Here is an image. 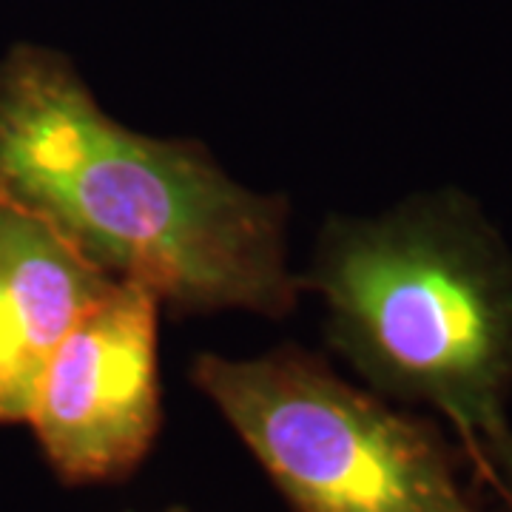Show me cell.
<instances>
[{
  "label": "cell",
  "instance_id": "5b68a950",
  "mask_svg": "<svg viewBox=\"0 0 512 512\" xmlns=\"http://www.w3.org/2000/svg\"><path fill=\"white\" fill-rule=\"evenodd\" d=\"M117 276L0 200V424L29 419L60 342Z\"/></svg>",
  "mask_w": 512,
  "mask_h": 512
},
{
  "label": "cell",
  "instance_id": "3957f363",
  "mask_svg": "<svg viewBox=\"0 0 512 512\" xmlns=\"http://www.w3.org/2000/svg\"><path fill=\"white\" fill-rule=\"evenodd\" d=\"M188 376L296 512H476L436 424L353 387L316 353H202Z\"/></svg>",
  "mask_w": 512,
  "mask_h": 512
},
{
  "label": "cell",
  "instance_id": "6da1fadb",
  "mask_svg": "<svg viewBox=\"0 0 512 512\" xmlns=\"http://www.w3.org/2000/svg\"><path fill=\"white\" fill-rule=\"evenodd\" d=\"M0 200L177 313L288 316V200L234 183L197 140L131 131L57 49L0 60Z\"/></svg>",
  "mask_w": 512,
  "mask_h": 512
},
{
  "label": "cell",
  "instance_id": "277c9868",
  "mask_svg": "<svg viewBox=\"0 0 512 512\" xmlns=\"http://www.w3.org/2000/svg\"><path fill=\"white\" fill-rule=\"evenodd\" d=\"M160 305L143 282L114 279L55 350L26 421L60 481H123L154 447Z\"/></svg>",
  "mask_w": 512,
  "mask_h": 512
},
{
  "label": "cell",
  "instance_id": "7a4b0ae2",
  "mask_svg": "<svg viewBox=\"0 0 512 512\" xmlns=\"http://www.w3.org/2000/svg\"><path fill=\"white\" fill-rule=\"evenodd\" d=\"M299 282L322 296L330 348L384 399L439 410L484 464L510 430L512 248L476 197L441 185L333 214Z\"/></svg>",
  "mask_w": 512,
  "mask_h": 512
},
{
  "label": "cell",
  "instance_id": "8992f818",
  "mask_svg": "<svg viewBox=\"0 0 512 512\" xmlns=\"http://www.w3.org/2000/svg\"><path fill=\"white\" fill-rule=\"evenodd\" d=\"M484 464L495 467L512 487V430H504L484 447Z\"/></svg>",
  "mask_w": 512,
  "mask_h": 512
},
{
  "label": "cell",
  "instance_id": "52a82bcc",
  "mask_svg": "<svg viewBox=\"0 0 512 512\" xmlns=\"http://www.w3.org/2000/svg\"><path fill=\"white\" fill-rule=\"evenodd\" d=\"M160 512H188V510H183V507H171V510H160Z\"/></svg>",
  "mask_w": 512,
  "mask_h": 512
}]
</instances>
